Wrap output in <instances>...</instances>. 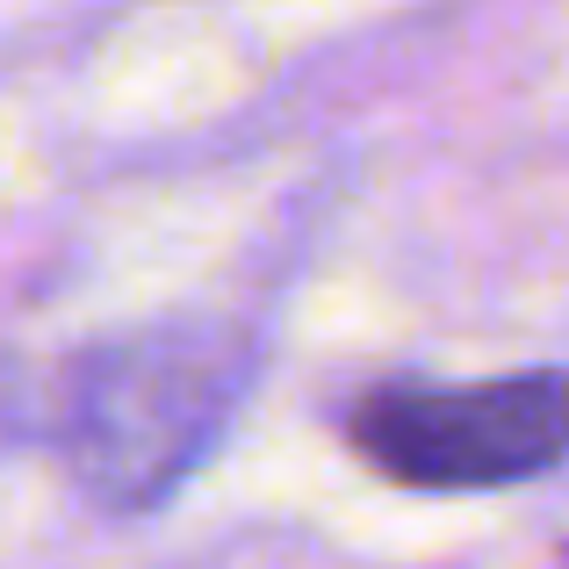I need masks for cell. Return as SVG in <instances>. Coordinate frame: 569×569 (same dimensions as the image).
Segmentation results:
<instances>
[{"instance_id": "1", "label": "cell", "mask_w": 569, "mask_h": 569, "mask_svg": "<svg viewBox=\"0 0 569 569\" xmlns=\"http://www.w3.org/2000/svg\"><path fill=\"white\" fill-rule=\"evenodd\" d=\"M252 382V332L209 310L138 325L80 347L51 376V447L80 498L101 512H144L173 498L223 440Z\"/></svg>"}, {"instance_id": "2", "label": "cell", "mask_w": 569, "mask_h": 569, "mask_svg": "<svg viewBox=\"0 0 569 569\" xmlns=\"http://www.w3.org/2000/svg\"><path fill=\"white\" fill-rule=\"evenodd\" d=\"M347 440L397 490H505L569 461V368L397 382L347 411Z\"/></svg>"}]
</instances>
